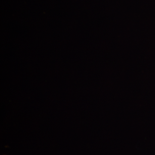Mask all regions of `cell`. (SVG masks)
Returning a JSON list of instances; mask_svg holds the SVG:
<instances>
[]
</instances>
